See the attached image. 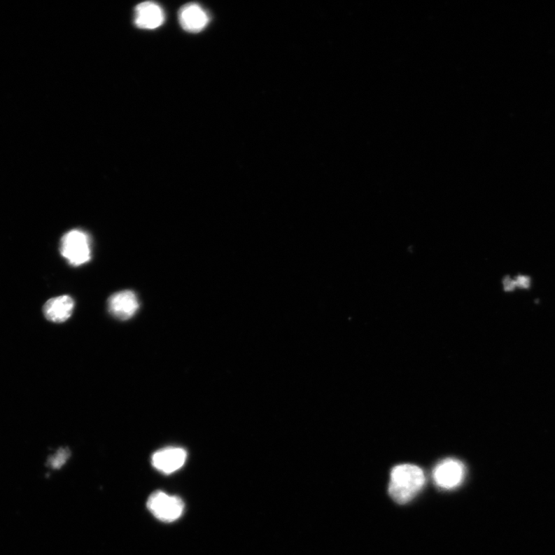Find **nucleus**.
I'll use <instances>...</instances> for the list:
<instances>
[{"mask_svg":"<svg viewBox=\"0 0 555 555\" xmlns=\"http://www.w3.org/2000/svg\"><path fill=\"white\" fill-rule=\"evenodd\" d=\"M187 457V452L183 448L169 447L152 455L151 463L160 472L171 475L185 465Z\"/></svg>","mask_w":555,"mask_h":555,"instance_id":"obj_5","label":"nucleus"},{"mask_svg":"<svg viewBox=\"0 0 555 555\" xmlns=\"http://www.w3.org/2000/svg\"><path fill=\"white\" fill-rule=\"evenodd\" d=\"M109 313L120 321H128L139 309V302L136 294L131 290L116 293L108 302Z\"/></svg>","mask_w":555,"mask_h":555,"instance_id":"obj_6","label":"nucleus"},{"mask_svg":"<svg viewBox=\"0 0 555 555\" xmlns=\"http://www.w3.org/2000/svg\"><path fill=\"white\" fill-rule=\"evenodd\" d=\"M147 507L157 519L171 523L179 519L185 511V503L178 496H169L162 491L151 493Z\"/></svg>","mask_w":555,"mask_h":555,"instance_id":"obj_3","label":"nucleus"},{"mask_svg":"<svg viewBox=\"0 0 555 555\" xmlns=\"http://www.w3.org/2000/svg\"><path fill=\"white\" fill-rule=\"evenodd\" d=\"M74 306V301L70 295H60L45 303L43 314L48 321L62 323L71 318Z\"/></svg>","mask_w":555,"mask_h":555,"instance_id":"obj_9","label":"nucleus"},{"mask_svg":"<svg viewBox=\"0 0 555 555\" xmlns=\"http://www.w3.org/2000/svg\"><path fill=\"white\" fill-rule=\"evenodd\" d=\"M425 483V475L421 468L413 465L396 466L391 474L390 496L395 503L405 505L419 493Z\"/></svg>","mask_w":555,"mask_h":555,"instance_id":"obj_1","label":"nucleus"},{"mask_svg":"<svg viewBox=\"0 0 555 555\" xmlns=\"http://www.w3.org/2000/svg\"><path fill=\"white\" fill-rule=\"evenodd\" d=\"M164 13L161 6L153 2H144L136 6L134 24L143 29H155L164 22Z\"/></svg>","mask_w":555,"mask_h":555,"instance_id":"obj_7","label":"nucleus"},{"mask_svg":"<svg viewBox=\"0 0 555 555\" xmlns=\"http://www.w3.org/2000/svg\"><path fill=\"white\" fill-rule=\"evenodd\" d=\"M529 279L526 277H520L518 281V284L523 288H528L529 286Z\"/></svg>","mask_w":555,"mask_h":555,"instance_id":"obj_11","label":"nucleus"},{"mask_svg":"<svg viewBox=\"0 0 555 555\" xmlns=\"http://www.w3.org/2000/svg\"><path fill=\"white\" fill-rule=\"evenodd\" d=\"M179 22L185 31L199 33L208 25L209 17L199 5L189 3L181 7Z\"/></svg>","mask_w":555,"mask_h":555,"instance_id":"obj_8","label":"nucleus"},{"mask_svg":"<svg viewBox=\"0 0 555 555\" xmlns=\"http://www.w3.org/2000/svg\"><path fill=\"white\" fill-rule=\"evenodd\" d=\"M71 451L68 448H60L57 452L49 458V465L53 469L62 468L70 458Z\"/></svg>","mask_w":555,"mask_h":555,"instance_id":"obj_10","label":"nucleus"},{"mask_svg":"<svg viewBox=\"0 0 555 555\" xmlns=\"http://www.w3.org/2000/svg\"><path fill=\"white\" fill-rule=\"evenodd\" d=\"M465 476V465L458 460L453 458L440 462L433 471V481L439 488L445 490L458 488Z\"/></svg>","mask_w":555,"mask_h":555,"instance_id":"obj_4","label":"nucleus"},{"mask_svg":"<svg viewBox=\"0 0 555 555\" xmlns=\"http://www.w3.org/2000/svg\"><path fill=\"white\" fill-rule=\"evenodd\" d=\"M60 253L70 265L80 266L91 258L90 241L88 234L75 230L66 233L60 242Z\"/></svg>","mask_w":555,"mask_h":555,"instance_id":"obj_2","label":"nucleus"}]
</instances>
